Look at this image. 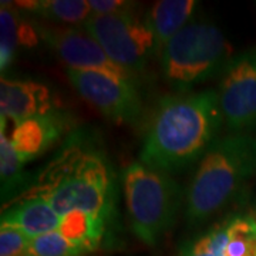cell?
Listing matches in <instances>:
<instances>
[{
    "mask_svg": "<svg viewBox=\"0 0 256 256\" xmlns=\"http://www.w3.org/2000/svg\"><path fill=\"white\" fill-rule=\"evenodd\" d=\"M220 120L214 90L165 97L146 130L138 162L165 174L182 170L206 152Z\"/></svg>",
    "mask_w": 256,
    "mask_h": 256,
    "instance_id": "6da1fadb",
    "label": "cell"
},
{
    "mask_svg": "<svg viewBox=\"0 0 256 256\" xmlns=\"http://www.w3.org/2000/svg\"><path fill=\"white\" fill-rule=\"evenodd\" d=\"M20 196L43 198L60 216L82 210L107 222L112 210L110 166L94 146L70 140Z\"/></svg>",
    "mask_w": 256,
    "mask_h": 256,
    "instance_id": "7a4b0ae2",
    "label": "cell"
},
{
    "mask_svg": "<svg viewBox=\"0 0 256 256\" xmlns=\"http://www.w3.org/2000/svg\"><path fill=\"white\" fill-rule=\"evenodd\" d=\"M256 172V137L236 132L214 141L186 191V218L201 222L225 206Z\"/></svg>",
    "mask_w": 256,
    "mask_h": 256,
    "instance_id": "3957f363",
    "label": "cell"
},
{
    "mask_svg": "<svg viewBox=\"0 0 256 256\" xmlns=\"http://www.w3.org/2000/svg\"><path fill=\"white\" fill-rule=\"evenodd\" d=\"M122 190L134 235L154 246L174 225L181 208L180 185L165 172L132 162L122 174Z\"/></svg>",
    "mask_w": 256,
    "mask_h": 256,
    "instance_id": "277c9868",
    "label": "cell"
},
{
    "mask_svg": "<svg viewBox=\"0 0 256 256\" xmlns=\"http://www.w3.org/2000/svg\"><path fill=\"white\" fill-rule=\"evenodd\" d=\"M232 47L214 23L191 20L161 52L164 78L172 87L185 90L222 73Z\"/></svg>",
    "mask_w": 256,
    "mask_h": 256,
    "instance_id": "5b68a950",
    "label": "cell"
},
{
    "mask_svg": "<svg viewBox=\"0 0 256 256\" xmlns=\"http://www.w3.org/2000/svg\"><path fill=\"white\" fill-rule=\"evenodd\" d=\"M82 28L102 47L111 60L131 74L146 67L156 52V40L146 20L132 12L111 16H92Z\"/></svg>",
    "mask_w": 256,
    "mask_h": 256,
    "instance_id": "8992f818",
    "label": "cell"
},
{
    "mask_svg": "<svg viewBox=\"0 0 256 256\" xmlns=\"http://www.w3.org/2000/svg\"><path fill=\"white\" fill-rule=\"evenodd\" d=\"M220 108L230 130L256 127V48L232 57L222 72Z\"/></svg>",
    "mask_w": 256,
    "mask_h": 256,
    "instance_id": "52a82bcc",
    "label": "cell"
},
{
    "mask_svg": "<svg viewBox=\"0 0 256 256\" xmlns=\"http://www.w3.org/2000/svg\"><path fill=\"white\" fill-rule=\"evenodd\" d=\"M67 77L84 100L117 124L136 122L142 110V101L132 82L107 74L67 70Z\"/></svg>",
    "mask_w": 256,
    "mask_h": 256,
    "instance_id": "ba28073f",
    "label": "cell"
},
{
    "mask_svg": "<svg viewBox=\"0 0 256 256\" xmlns=\"http://www.w3.org/2000/svg\"><path fill=\"white\" fill-rule=\"evenodd\" d=\"M40 37L68 68L92 72L132 82L134 74L116 64L82 28H38Z\"/></svg>",
    "mask_w": 256,
    "mask_h": 256,
    "instance_id": "9c48e42d",
    "label": "cell"
},
{
    "mask_svg": "<svg viewBox=\"0 0 256 256\" xmlns=\"http://www.w3.org/2000/svg\"><path fill=\"white\" fill-rule=\"evenodd\" d=\"M54 111V97L52 90L33 80H0V112L2 124L6 120L16 124L24 120L46 116Z\"/></svg>",
    "mask_w": 256,
    "mask_h": 256,
    "instance_id": "30bf717a",
    "label": "cell"
},
{
    "mask_svg": "<svg viewBox=\"0 0 256 256\" xmlns=\"http://www.w3.org/2000/svg\"><path fill=\"white\" fill-rule=\"evenodd\" d=\"M68 128V120L63 114L52 111L46 116L18 122L9 138L18 158L26 164L50 150Z\"/></svg>",
    "mask_w": 256,
    "mask_h": 256,
    "instance_id": "8fae6325",
    "label": "cell"
},
{
    "mask_svg": "<svg viewBox=\"0 0 256 256\" xmlns=\"http://www.w3.org/2000/svg\"><path fill=\"white\" fill-rule=\"evenodd\" d=\"M60 215L38 196H18V201L2 215L0 226L20 229L30 238L54 232L60 225Z\"/></svg>",
    "mask_w": 256,
    "mask_h": 256,
    "instance_id": "7c38bea8",
    "label": "cell"
},
{
    "mask_svg": "<svg viewBox=\"0 0 256 256\" xmlns=\"http://www.w3.org/2000/svg\"><path fill=\"white\" fill-rule=\"evenodd\" d=\"M196 2L194 0H161L151 8L146 18L156 40V53L176 36L192 20Z\"/></svg>",
    "mask_w": 256,
    "mask_h": 256,
    "instance_id": "4fadbf2b",
    "label": "cell"
},
{
    "mask_svg": "<svg viewBox=\"0 0 256 256\" xmlns=\"http://www.w3.org/2000/svg\"><path fill=\"white\" fill-rule=\"evenodd\" d=\"M106 220L82 210H72L60 218L58 232L73 244L92 252L104 236Z\"/></svg>",
    "mask_w": 256,
    "mask_h": 256,
    "instance_id": "5bb4252c",
    "label": "cell"
},
{
    "mask_svg": "<svg viewBox=\"0 0 256 256\" xmlns=\"http://www.w3.org/2000/svg\"><path fill=\"white\" fill-rule=\"evenodd\" d=\"M18 9L30 10L43 18L68 24H84L92 16L88 0H42L14 2Z\"/></svg>",
    "mask_w": 256,
    "mask_h": 256,
    "instance_id": "9a60e30c",
    "label": "cell"
},
{
    "mask_svg": "<svg viewBox=\"0 0 256 256\" xmlns=\"http://www.w3.org/2000/svg\"><path fill=\"white\" fill-rule=\"evenodd\" d=\"M23 16L12 3L2 2L0 8V68L4 72L13 63L16 50L20 46V26Z\"/></svg>",
    "mask_w": 256,
    "mask_h": 256,
    "instance_id": "2e32d148",
    "label": "cell"
},
{
    "mask_svg": "<svg viewBox=\"0 0 256 256\" xmlns=\"http://www.w3.org/2000/svg\"><path fill=\"white\" fill-rule=\"evenodd\" d=\"M226 256H256V220L236 216L228 220Z\"/></svg>",
    "mask_w": 256,
    "mask_h": 256,
    "instance_id": "e0dca14e",
    "label": "cell"
},
{
    "mask_svg": "<svg viewBox=\"0 0 256 256\" xmlns=\"http://www.w3.org/2000/svg\"><path fill=\"white\" fill-rule=\"evenodd\" d=\"M90 254L54 230L32 238L24 256H84Z\"/></svg>",
    "mask_w": 256,
    "mask_h": 256,
    "instance_id": "ac0fdd59",
    "label": "cell"
},
{
    "mask_svg": "<svg viewBox=\"0 0 256 256\" xmlns=\"http://www.w3.org/2000/svg\"><path fill=\"white\" fill-rule=\"evenodd\" d=\"M23 165L24 162L18 158L14 148L12 146L10 138L4 134V130L0 132V175L3 194L18 190L23 182Z\"/></svg>",
    "mask_w": 256,
    "mask_h": 256,
    "instance_id": "d6986e66",
    "label": "cell"
},
{
    "mask_svg": "<svg viewBox=\"0 0 256 256\" xmlns=\"http://www.w3.org/2000/svg\"><path fill=\"white\" fill-rule=\"evenodd\" d=\"M226 246H228V222L220 226H215L208 234L196 239L184 252L182 256H226Z\"/></svg>",
    "mask_w": 256,
    "mask_h": 256,
    "instance_id": "ffe728a7",
    "label": "cell"
},
{
    "mask_svg": "<svg viewBox=\"0 0 256 256\" xmlns=\"http://www.w3.org/2000/svg\"><path fill=\"white\" fill-rule=\"evenodd\" d=\"M32 238L20 229L0 226V256H24Z\"/></svg>",
    "mask_w": 256,
    "mask_h": 256,
    "instance_id": "44dd1931",
    "label": "cell"
},
{
    "mask_svg": "<svg viewBox=\"0 0 256 256\" xmlns=\"http://www.w3.org/2000/svg\"><path fill=\"white\" fill-rule=\"evenodd\" d=\"M92 16H111L130 13L136 8V3L126 0H88Z\"/></svg>",
    "mask_w": 256,
    "mask_h": 256,
    "instance_id": "7402d4cb",
    "label": "cell"
}]
</instances>
